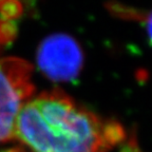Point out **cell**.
<instances>
[{"mask_svg": "<svg viewBox=\"0 0 152 152\" xmlns=\"http://www.w3.org/2000/svg\"><path fill=\"white\" fill-rule=\"evenodd\" d=\"M21 13V4L17 1H0V50L15 39Z\"/></svg>", "mask_w": 152, "mask_h": 152, "instance_id": "277c9868", "label": "cell"}, {"mask_svg": "<svg viewBox=\"0 0 152 152\" xmlns=\"http://www.w3.org/2000/svg\"><path fill=\"white\" fill-rule=\"evenodd\" d=\"M145 26H146V31L150 38V41L152 42V12L146 16L145 18Z\"/></svg>", "mask_w": 152, "mask_h": 152, "instance_id": "5b68a950", "label": "cell"}, {"mask_svg": "<svg viewBox=\"0 0 152 152\" xmlns=\"http://www.w3.org/2000/svg\"><path fill=\"white\" fill-rule=\"evenodd\" d=\"M33 66L17 57L0 59V142L14 138V129L19 112L33 97Z\"/></svg>", "mask_w": 152, "mask_h": 152, "instance_id": "7a4b0ae2", "label": "cell"}, {"mask_svg": "<svg viewBox=\"0 0 152 152\" xmlns=\"http://www.w3.org/2000/svg\"><path fill=\"white\" fill-rule=\"evenodd\" d=\"M83 64V51L69 35H51L38 48L37 64L40 71L52 80L68 81L75 78Z\"/></svg>", "mask_w": 152, "mask_h": 152, "instance_id": "3957f363", "label": "cell"}, {"mask_svg": "<svg viewBox=\"0 0 152 152\" xmlns=\"http://www.w3.org/2000/svg\"><path fill=\"white\" fill-rule=\"evenodd\" d=\"M125 136L117 121L102 118L60 90L28 100L14 129V138L33 152H111Z\"/></svg>", "mask_w": 152, "mask_h": 152, "instance_id": "6da1fadb", "label": "cell"}]
</instances>
